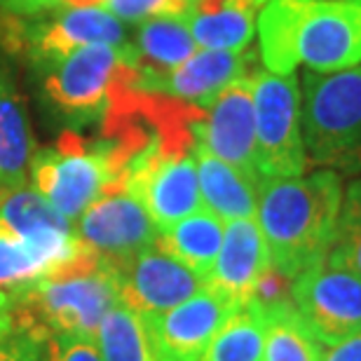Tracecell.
<instances>
[{"instance_id":"4dcf8cb0","label":"cell","mask_w":361,"mask_h":361,"mask_svg":"<svg viewBox=\"0 0 361 361\" xmlns=\"http://www.w3.org/2000/svg\"><path fill=\"white\" fill-rule=\"evenodd\" d=\"M49 361H104L97 350V343L78 336H56L47 343Z\"/></svg>"},{"instance_id":"52a82bcc","label":"cell","mask_w":361,"mask_h":361,"mask_svg":"<svg viewBox=\"0 0 361 361\" xmlns=\"http://www.w3.org/2000/svg\"><path fill=\"white\" fill-rule=\"evenodd\" d=\"M134 63L132 45H87L47 66L45 97L73 125L101 122L122 71Z\"/></svg>"},{"instance_id":"83f0119b","label":"cell","mask_w":361,"mask_h":361,"mask_svg":"<svg viewBox=\"0 0 361 361\" xmlns=\"http://www.w3.org/2000/svg\"><path fill=\"white\" fill-rule=\"evenodd\" d=\"M106 12H111L120 21L143 24V21L162 17H185L188 0H108Z\"/></svg>"},{"instance_id":"484cf974","label":"cell","mask_w":361,"mask_h":361,"mask_svg":"<svg viewBox=\"0 0 361 361\" xmlns=\"http://www.w3.org/2000/svg\"><path fill=\"white\" fill-rule=\"evenodd\" d=\"M329 261L361 277V178L352 180L343 192L336 242L331 247Z\"/></svg>"},{"instance_id":"e0dca14e","label":"cell","mask_w":361,"mask_h":361,"mask_svg":"<svg viewBox=\"0 0 361 361\" xmlns=\"http://www.w3.org/2000/svg\"><path fill=\"white\" fill-rule=\"evenodd\" d=\"M270 265V251L256 219L230 221L207 286L226 295L237 307L251 300L258 277Z\"/></svg>"},{"instance_id":"e575fe53","label":"cell","mask_w":361,"mask_h":361,"mask_svg":"<svg viewBox=\"0 0 361 361\" xmlns=\"http://www.w3.org/2000/svg\"><path fill=\"white\" fill-rule=\"evenodd\" d=\"M108 0H59V5L66 7H78V10H85V7H106Z\"/></svg>"},{"instance_id":"5b68a950","label":"cell","mask_w":361,"mask_h":361,"mask_svg":"<svg viewBox=\"0 0 361 361\" xmlns=\"http://www.w3.org/2000/svg\"><path fill=\"white\" fill-rule=\"evenodd\" d=\"M33 185L56 212L73 223L113 188H125L129 164L111 141L63 132L54 146L31 157Z\"/></svg>"},{"instance_id":"d6986e66","label":"cell","mask_w":361,"mask_h":361,"mask_svg":"<svg viewBox=\"0 0 361 361\" xmlns=\"http://www.w3.org/2000/svg\"><path fill=\"white\" fill-rule=\"evenodd\" d=\"M132 47L136 71H139L136 82L171 73L200 49L195 45L185 17H162L143 21Z\"/></svg>"},{"instance_id":"4fadbf2b","label":"cell","mask_w":361,"mask_h":361,"mask_svg":"<svg viewBox=\"0 0 361 361\" xmlns=\"http://www.w3.org/2000/svg\"><path fill=\"white\" fill-rule=\"evenodd\" d=\"M204 286V279L157 244L120 265V302L141 317L167 312Z\"/></svg>"},{"instance_id":"d590c367","label":"cell","mask_w":361,"mask_h":361,"mask_svg":"<svg viewBox=\"0 0 361 361\" xmlns=\"http://www.w3.org/2000/svg\"><path fill=\"white\" fill-rule=\"evenodd\" d=\"M265 3H268V0H256V5H258V7H263Z\"/></svg>"},{"instance_id":"2e32d148","label":"cell","mask_w":361,"mask_h":361,"mask_svg":"<svg viewBox=\"0 0 361 361\" xmlns=\"http://www.w3.org/2000/svg\"><path fill=\"white\" fill-rule=\"evenodd\" d=\"M256 63L258 56L249 49H244V52L197 49L190 59L183 61L171 73L136 82V87L207 108L228 85L254 75Z\"/></svg>"},{"instance_id":"d6a6232c","label":"cell","mask_w":361,"mask_h":361,"mask_svg":"<svg viewBox=\"0 0 361 361\" xmlns=\"http://www.w3.org/2000/svg\"><path fill=\"white\" fill-rule=\"evenodd\" d=\"M0 7L12 14L31 17V14L56 10V7H59V0H0Z\"/></svg>"},{"instance_id":"4316f807","label":"cell","mask_w":361,"mask_h":361,"mask_svg":"<svg viewBox=\"0 0 361 361\" xmlns=\"http://www.w3.org/2000/svg\"><path fill=\"white\" fill-rule=\"evenodd\" d=\"M47 270L45 261L28 244L0 230V288L12 291L42 277Z\"/></svg>"},{"instance_id":"8fae6325","label":"cell","mask_w":361,"mask_h":361,"mask_svg":"<svg viewBox=\"0 0 361 361\" xmlns=\"http://www.w3.org/2000/svg\"><path fill=\"white\" fill-rule=\"evenodd\" d=\"M237 307L226 295L204 286L192 298L162 314L143 317L157 361H200L209 343Z\"/></svg>"},{"instance_id":"44dd1931","label":"cell","mask_w":361,"mask_h":361,"mask_svg":"<svg viewBox=\"0 0 361 361\" xmlns=\"http://www.w3.org/2000/svg\"><path fill=\"white\" fill-rule=\"evenodd\" d=\"M223 235H226V228L219 216H214L209 209H200L160 233L155 244L169 251L171 256L207 281L216 258H219Z\"/></svg>"},{"instance_id":"5bb4252c","label":"cell","mask_w":361,"mask_h":361,"mask_svg":"<svg viewBox=\"0 0 361 361\" xmlns=\"http://www.w3.org/2000/svg\"><path fill=\"white\" fill-rule=\"evenodd\" d=\"M254 75L228 85L204 108L200 146L261 185L256 167Z\"/></svg>"},{"instance_id":"3957f363","label":"cell","mask_w":361,"mask_h":361,"mask_svg":"<svg viewBox=\"0 0 361 361\" xmlns=\"http://www.w3.org/2000/svg\"><path fill=\"white\" fill-rule=\"evenodd\" d=\"M14 319L33 334L94 341L99 324L120 302V265L90 247L28 284L12 288Z\"/></svg>"},{"instance_id":"30bf717a","label":"cell","mask_w":361,"mask_h":361,"mask_svg":"<svg viewBox=\"0 0 361 361\" xmlns=\"http://www.w3.org/2000/svg\"><path fill=\"white\" fill-rule=\"evenodd\" d=\"M75 233L85 247L113 263H127L157 242L160 230L143 202L129 188H113L85 209Z\"/></svg>"},{"instance_id":"cb8c5ba5","label":"cell","mask_w":361,"mask_h":361,"mask_svg":"<svg viewBox=\"0 0 361 361\" xmlns=\"http://www.w3.org/2000/svg\"><path fill=\"white\" fill-rule=\"evenodd\" d=\"M94 343L104 361H157L143 317L122 302L104 317Z\"/></svg>"},{"instance_id":"f546056e","label":"cell","mask_w":361,"mask_h":361,"mask_svg":"<svg viewBox=\"0 0 361 361\" xmlns=\"http://www.w3.org/2000/svg\"><path fill=\"white\" fill-rule=\"evenodd\" d=\"M47 343L49 338L40 334L19 331L7 343L0 345V361H49Z\"/></svg>"},{"instance_id":"ffe728a7","label":"cell","mask_w":361,"mask_h":361,"mask_svg":"<svg viewBox=\"0 0 361 361\" xmlns=\"http://www.w3.org/2000/svg\"><path fill=\"white\" fill-rule=\"evenodd\" d=\"M33 157L26 108L17 90L0 71V192L24 188Z\"/></svg>"},{"instance_id":"1f68e13d","label":"cell","mask_w":361,"mask_h":361,"mask_svg":"<svg viewBox=\"0 0 361 361\" xmlns=\"http://www.w3.org/2000/svg\"><path fill=\"white\" fill-rule=\"evenodd\" d=\"M322 361H361V331L331 345L326 355H322Z\"/></svg>"},{"instance_id":"603a6c76","label":"cell","mask_w":361,"mask_h":361,"mask_svg":"<svg viewBox=\"0 0 361 361\" xmlns=\"http://www.w3.org/2000/svg\"><path fill=\"white\" fill-rule=\"evenodd\" d=\"M263 322V361H322V348L291 302L258 310Z\"/></svg>"},{"instance_id":"d4e9b609","label":"cell","mask_w":361,"mask_h":361,"mask_svg":"<svg viewBox=\"0 0 361 361\" xmlns=\"http://www.w3.org/2000/svg\"><path fill=\"white\" fill-rule=\"evenodd\" d=\"M263 350L261 312L244 305L223 324L200 361H263Z\"/></svg>"},{"instance_id":"836d02e7","label":"cell","mask_w":361,"mask_h":361,"mask_svg":"<svg viewBox=\"0 0 361 361\" xmlns=\"http://www.w3.org/2000/svg\"><path fill=\"white\" fill-rule=\"evenodd\" d=\"M19 331H26V329H21L17 324V319H14L10 291L0 288V345L7 343L14 334H19Z\"/></svg>"},{"instance_id":"f1b7e54d","label":"cell","mask_w":361,"mask_h":361,"mask_svg":"<svg viewBox=\"0 0 361 361\" xmlns=\"http://www.w3.org/2000/svg\"><path fill=\"white\" fill-rule=\"evenodd\" d=\"M291 284H293V279L286 277L284 272H279L270 263L268 268H265V272L258 277L254 293H251V300L247 305H254L256 310H268L274 305L291 302Z\"/></svg>"},{"instance_id":"277c9868","label":"cell","mask_w":361,"mask_h":361,"mask_svg":"<svg viewBox=\"0 0 361 361\" xmlns=\"http://www.w3.org/2000/svg\"><path fill=\"white\" fill-rule=\"evenodd\" d=\"M307 162L336 174H361V66L307 71L300 90Z\"/></svg>"},{"instance_id":"7a4b0ae2","label":"cell","mask_w":361,"mask_h":361,"mask_svg":"<svg viewBox=\"0 0 361 361\" xmlns=\"http://www.w3.org/2000/svg\"><path fill=\"white\" fill-rule=\"evenodd\" d=\"M341 174L329 169L258 185L256 221L270 251V263L295 279L326 261L336 242L343 204Z\"/></svg>"},{"instance_id":"9c48e42d","label":"cell","mask_w":361,"mask_h":361,"mask_svg":"<svg viewBox=\"0 0 361 361\" xmlns=\"http://www.w3.org/2000/svg\"><path fill=\"white\" fill-rule=\"evenodd\" d=\"M7 40L14 49L26 52L40 68L52 66L87 45H127L122 21L99 7H68L47 21H12Z\"/></svg>"},{"instance_id":"7402d4cb","label":"cell","mask_w":361,"mask_h":361,"mask_svg":"<svg viewBox=\"0 0 361 361\" xmlns=\"http://www.w3.org/2000/svg\"><path fill=\"white\" fill-rule=\"evenodd\" d=\"M256 12L249 5H233L212 12H185V21L200 49L244 52L256 33Z\"/></svg>"},{"instance_id":"8992f818","label":"cell","mask_w":361,"mask_h":361,"mask_svg":"<svg viewBox=\"0 0 361 361\" xmlns=\"http://www.w3.org/2000/svg\"><path fill=\"white\" fill-rule=\"evenodd\" d=\"M256 113V167L263 180L302 176L307 153L302 143L300 85L295 73L256 71L254 75Z\"/></svg>"},{"instance_id":"9a60e30c","label":"cell","mask_w":361,"mask_h":361,"mask_svg":"<svg viewBox=\"0 0 361 361\" xmlns=\"http://www.w3.org/2000/svg\"><path fill=\"white\" fill-rule=\"evenodd\" d=\"M0 230L28 244L49 270L71 261L82 247L73 223L26 185L0 192Z\"/></svg>"},{"instance_id":"6da1fadb","label":"cell","mask_w":361,"mask_h":361,"mask_svg":"<svg viewBox=\"0 0 361 361\" xmlns=\"http://www.w3.org/2000/svg\"><path fill=\"white\" fill-rule=\"evenodd\" d=\"M256 28L270 73H293L300 63L317 73L361 66V0H268Z\"/></svg>"},{"instance_id":"ac0fdd59","label":"cell","mask_w":361,"mask_h":361,"mask_svg":"<svg viewBox=\"0 0 361 361\" xmlns=\"http://www.w3.org/2000/svg\"><path fill=\"white\" fill-rule=\"evenodd\" d=\"M200 195L204 204L221 221L256 219L258 183L233 164L219 160L202 146L195 148Z\"/></svg>"},{"instance_id":"ba28073f","label":"cell","mask_w":361,"mask_h":361,"mask_svg":"<svg viewBox=\"0 0 361 361\" xmlns=\"http://www.w3.org/2000/svg\"><path fill=\"white\" fill-rule=\"evenodd\" d=\"M291 300L317 343L331 348L361 331V277L329 258L293 279Z\"/></svg>"},{"instance_id":"7c38bea8","label":"cell","mask_w":361,"mask_h":361,"mask_svg":"<svg viewBox=\"0 0 361 361\" xmlns=\"http://www.w3.org/2000/svg\"><path fill=\"white\" fill-rule=\"evenodd\" d=\"M125 188L143 202L160 233L204 207L195 155L160 157L157 148L148 150L132 162Z\"/></svg>"}]
</instances>
